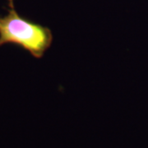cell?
<instances>
[{"label":"cell","mask_w":148,"mask_h":148,"mask_svg":"<svg viewBox=\"0 0 148 148\" xmlns=\"http://www.w3.org/2000/svg\"><path fill=\"white\" fill-rule=\"evenodd\" d=\"M8 1V14L0 17V46L12 44L28 51L33 57L42 58L53 42L49 28L20 16L14 0Z\"/></svg>","instance_id":"1"}]
</instances>
